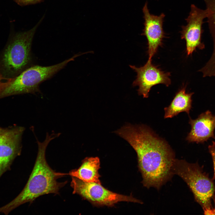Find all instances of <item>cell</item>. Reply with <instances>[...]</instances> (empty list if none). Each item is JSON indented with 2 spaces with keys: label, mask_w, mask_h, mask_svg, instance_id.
<instances>
[{
  "label": "cell",
  "mask_w": 215,
  "mask_h": 215,
  "mask_svg": "<svg viewBox=\"0 0 215 215\" xmlns=\"http://www.w3.org/2000/svg\"><path fill=\"white\" fill-rule=\"evenodd\" d=\"M114 133L136 151L144 186L159 190L171 179L175 153L165 140L143 125L126 124Z\"/></svg>",
  "instance_id": "cell-1"
},
{
  "label": "cell",
  "mask_w": 215,
  "mask_h": 215,
  "mask_svg": "<svg viewBox=\"0 0 215 215\" xmlns=\"http://www.w3.org/2000/svg\"><path fill=\"white\" fill-rule=\"evenodd\" d=\"M60 133H47L45 140L40 142L35 136L38 146L37 156L33 170L24 187L13 200L0 207V213L7 215L13 210L26 203H31L40 196L50 194H59L60 189L67 181L59 182L57 179L68 173L57 172L48 165L46 150L49 142L58 137Z\"/></svg>",
  "instance_id": "cell-2"
},
{
  "label": "cell",
  "mask_w": 215,
  "mask_h": 215,
  "mask_svg": "<svg viewBox=\"0 0 215 215\" xmlns=\"http://www.w3.org/2000/svg\"><path fill=\"white\" fill-rule=\"evenodd\" d=\"M172 171L186 183L204 214L212 208L211 200L215 193V185L213 180L198 163H191L184 160L175 159Z\"/></svg>",
  "instance_id": "cell-3"
},
{
  "label": "cell",
  "mask_w": 215,
  "mask_h": 215,
  "mask_svg": "<svg viewBox=\"0 0 215 215\" xmlns=\"http://www.w3.org/2000/svg\"><path fill=\"white\" fill-rule=\"evenodd\" d=\"M79 56L76 54L58 64L47 66L31 65L17 76L0 92V99L11 96L41 93L39 85L51 78L70 62Z\"/></svg>",
  "instance_id": "cell-4"
},
{
  "label": "cell",
  "mask_w": 215,
  "mask_h": 215,
  "mask_svg": "<svg viewBox=\"0 0 215 215\" xmlns=\"http://www.w3.org/2000/svg\"><path fill=\"white\" fill-rule=\"evenodd\" d=\"M38 25L28 31L16 34L5 49L2 64L4 71L9 75H18L32 65L31 45Z\"/></svg>",
  "instance_id": "cell-5"
},
{
  "label": "cell",
  "mask_w": 215,
  "mask_h": 215,
  "mask_svg": "<svg viewBox=\"0 0 215 215\" xmlns=\"http://www.w3.org/2000/svg\"><path fill=\"white\" fill-rule=\"evenodd\" d=\"M71 178L70 186L73 190V194L79 195L93 206L112 207L122 202L143 203L131 194L127 196L119 194L108 190L101 184L85 182L73 176Z\"/></svg>",
  "instance_id": "cell-6"
},
{
  "label": "cell",
  "mask_w": 215,
  "mask_h": 215,
  "mask_svg": "<svg viewBox=\"0 0 215 215\" xmlns=\"http://www.w3.org/2000/svg\"><path fill=\"white\" fill-rule=\"evenodd\" d=\"M25 129L14 126L5 128L0 134V179L10 169L14 159L21 153L22 139Z\"/></svg>",
  "instance_id": "cell-7"
},
{
  "label": "cell",
  "mask_w": 215,
  "mask_h": 215,
  "mask_svg": "<svg viewBox=\"0 0 215 215\" xmlns=\"http://www.w3.org/2000/svg\"><path fill=\"white\" fill-rule=\"evenodd\" d=\"M207 14L206 9H201L194 4L191 5L189 16L185 19L187 24L182 26L180 32L181 39H184L186 42L188 56L191 55L197 48L201 50L205 48V45L201 42V37L203 32L202 25Z\"/></svg>",
  "instance_id": "cell-8"
},
{
  "label": "cell",
  "mask_w": 215,
  "mask_h": 215,
  "mask_svg": "<svg viewBox=\"0 0 215 215\" xmlns=\"http://www.w3.org/2000/svg\"><path fill=\"white\" fill-rule=\"evenodd\" d=\"M137 73L136 78L133 82V86H138L139 95L147 98L151 87L156 85L163 84L168 86L171 84L170 72H165L153 64L152 59H148L143 66L138 67L130 65Z\"/></svg>",
  "instance_id": "cell-9"
},
{
  "label": "cell",
  "mask_w": 215,
  "mask_h": 215,
  "mask_svg": "<svg viewBox=\"0 0 215 215\" xmlns=\"http://www.w3.org/2000/svg\"><path fill=\"white\" fill-rule=\"evenodd\" d=\"M142 11L145 21L141 35L145 36L147 38L148 59H151L157 52L159 47L162 45L163 39L165 37L163 28L165 15L163 13L158 16L150 14L148 7L147 2L145 3Z\"/></svg>",
  "instance_id": "cell-10"
},
{
  "label": "cell",
  "mask_w": 215,
  "mask_h": 215,
  "mask_svg": "<svg viewBox=\"0 0 215 215\" xmlns=\"http://www.w3.org/2000/svg\"><path fill=\"white\" fill-rule=\"evenodd\" d=\"M190 132L186 138L189 142L203 143L210 138L215 139V116L209 110L202 113L195 119L190 117Z\"/></svg>",
  "instance_id": "cell-11"
},
{
  "label": "cell",
  "mask_w": 215,
  "mask_h": 215,
  "mask_svg": "<svg viewBox=\"0 0 215 215\" xmlns=\"http://www.w3.org/2000/svg\"><path fill=\"white\" fill-rule=\"evenodd\" d=\"M100 162L98 157H87L82 161L78 168L70 171L68 175L87 182H94L101 184L99 173Z\"/></svg>",
  "instance_id": "cell-12"
},
{
  "label": "cell",
  "mask_w": 215,
  "mask_h": 215,
  "mask_svg": "<svg viewBox=\"0 0 215 215\" xmlns=\"http://www.w3.org/2000/svg\"><path fill=\"white\" fill-rule=\"evenodd\" d=\"M186 86L182 87L176 93L170 105L164 108V118H172L182 112L189 115L192 108V96L194 93H187Z\"/></svg>",
  "instance_id": "cell-13"
},
{
  "label": "cell",
  "mask_w": 215,
  "mask_h": 215,
  "mask_svg": "<svg viewBox=\"0 0 215 215\" xmlns=\"http://www.w3.org/2000/svg\"><path fill=\"white\" fill-rule=\"evenodd\" d=\"M207 12V22L213 44V50L212 55L206 63L210 69L215 71V0H204Z\"/></svg>",
  "instance_id": "cell-14"
},
{
  "label": "cell",
  "mask_w": 215,
  "mask_h": 215,
  "mask_svg": "<svg viewBox=\"0 0 215 215\" xmlns=\"http://www.w3.org/2000/svg\"><path fill=\"white\" fill-rule=\"evenodd\" d=\"M209 152L212 159L214 171V178L215 179V142H212V143L208 146Z\"/></svg>",
  "instance_id": "cell-15"
},
{
  "label": "cell",
  "mask_w": 215,
  "mask_h": 215,
  "mask_svg": "<svg viewBox=\"0 0 215 215\" xmlns=\"http://www.w3.org/2000/svg\"><path fill=\"white\" fill-rule=\"evenodd\" d=\"M18 4L21 6L36 4L42 1L43 0H14Z\"/></svg>",
  "instance_id": "cell-16"
},
{
  "label": "cell",
  "mask_w": 215,
  "mask_h": 215,
  "mask_svg": "<svg viewBox=\"0 0 215 215\" xmlns=\"http://www.w3.org/2000/svg\"><path fill=\"white\" fill-rule=\"evenodd\" d=\"M12 78H4L0 72V92L9 85L12 81Z\"/></svg>",
  "instance_id": "cell-17"
},
{
  "label": "cell",
  "mask_w": 215,
  "mask_h": 215,
  "mask_svg": "<svg viewBox=\"0 0 215 215\" xmlns=\"http://www.w3.org/2000/svg\"><path fill=\"white\" fill-rule=\"evenodd\" d=\"M213 200L214 204V208H212L209 211L206 212L205 214H215V195L213 197Z\"/></svg>",
  "instance_id": "cell-18"
},
{
  "label": "cell",
  "mask_w": 215,
  "mask_h": 215,
  "mask_svg": "<svg viewBox=\"0 0 215 215\" xmlns=\"http://www.w3.org/2000/svg\"><path fill=\"white\" fill-rule=\"evenodd\" d=\"M5 128H3L0 127V134L5 130Z\"/></svg>",
  "instance_id": "cell-19"
}]
</instances>
